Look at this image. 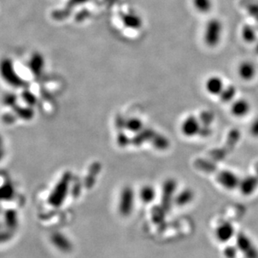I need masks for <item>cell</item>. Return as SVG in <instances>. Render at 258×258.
Masks as SVG:
<instances>
[{
  "label": "cell",
  "instance_id": "30bf717a",
  "mask_svg": "<svg viewBox=\"0 0 258 258\" xmlns=\"http://www.w3.org/2000/svg\"><path fill=\"white\" fill-rule=\"evenodd\" d=\"M157 191L151 184H145L141 187L140 190L138 192L140 201L144 204H150L155 200Z\"/></svg>",
  "mask_w": 258,
  "mask_h": 258
},
{
  "label": "cell",
  "instance_id": "9c48e42d",
  "mask_svg": "<svg viewBox=\"0 0 258 258\" xmlns=\"http://www.w3.org/2000/svg\"><path fill=\"white\" fill-rule=\"evenodd\" d=\"M235 233L233 225L230 222H223L215 230V236L220 242H226L232 238Z\"/></svg>",
  "mask_w": 258,
  "mask_h": 258
},
{
  "label": "cell",
  "instance_id": "8fae6325",
  "mask_svg": "<svg viewBox=\"0 0 258 258\" xmlns=\"http://www.w3.org/2000/svg\"><path fill=\"white\" fill-rule=\"evenodd\" d=\"M52 242L55 247H57L58 249H60L61 251L70 252L72 250V242H70V240L63 235H56V236H53Z\"/></svg>",
  "mask_w": 258,
  "mask_h": 258
},
{
  "label": "cell",
  "instance_id": "2e32d148",
  "mask_svg": "<svg viewBox=\"0 0 258 258\" xmlns=\"http://www.w3.org/2000/svg\"><path fill=\"white\" fill-rule=\"evenodd\" d=\"M249 132L255 138H258V117L254 118L249 126Z\"/></svg>",
  "mask_w": 258,
  "mask_h": 258
},
{
  "label": "cell",
  "instance_id": "6da1fadb",
  "mask_svg": "<svg viewBox=\"0 0 258 258\" xmlns=\"http://www.w3.org/2000/svg\"><path fill=\"white\" fill-rule=\"evenodd\" d=\"M135 192L131 186L122 189L118 201V212L123 216H129L134 209Z\"/></svg>",
  "mask_w": 258,
  "mask_h": 258
},
{
  "label": "cell",
  "instance_id": "ba28073f",
  "mask_svg": "<svg viewBox=\"0 0 258 258\" xmlns=\"http://www.w3.org/2000/svg\"><path fill=\"white\" fill-rule=\"evenodd\" d=\"M258 73V69L253 61H242L238 65L237 74L241 80L243 82H252L255 78Z\"/></svg>",
  "mask_w": 258,
  "mask_h": 258
},
{
  "label": "cell",
  "instance_id": "52a82bcc",
  "mask_svg": "<svg viewBox=\"0 0 258 258\" xmlns=\"http://www.w3.org/2000/svg\"><path fill=\"white\" fill-rule=\"evenodd\" d=\"M252 110L251 102L246 98H237L231 103V114L236 118L247 117Z\"/></svg>",
  "mask_w": 258,
  "mask_h": 258
},
{
  "label": "cell",
  "instance_id": "5b68a950",
  "mask_svg": "<svg viewBox=\"0 0 258 258\" xmlns=\"http://www.w3.org/2000/svg\"><path fill=\"white\" fill-rule=\"evenodd\" d=\"M225 86L222 77L217 75H212L207 77L204 84L206 92L212 96H220Z\"/></svg>",
  "mask_w": 258,
  "mask_h": 258
},
{
  "label": "cell",
  "instance_id": "277c9868",
  "mask_svg": "<svg viewBox=\"0 0 258 258\" xmlns=\"http://www.w3.org/2000/svg\"><path fill=\"white\" fill-rule=\"evenodd\" d=\"M236 246L246 258H258V250L246 234L240 232L236 236Z\"/></svg>",
  "mask_w": 258,
  "mask_h": 258
},
{
  "label": "cell",
  "instance_id": "9a60e30c",
  "mask_svg": "<svg viewBox=\"0 0 258 258\" xmlns=\"http://www.w3.org/2000/svg\"><path fill=\"white\" fill-rule=\"evenodd\" d=\"M242 37L245 42L247 43H253V42H255L257 36H256L255 31L253 30V28L247 27L243 30Z\"/></svg>",
  "mask_w": 258,
  "mask_h": 258
},
{
  "label": "cell",
  "instance_id": "8992f818",
  "mask_svg": "<svg viewBox=\"0 0 258 258\" xmlns=\"http://www.w3.org/2000/svg\"><path fill=\"white\" fill-rule=\"evenodd\" d=\"M240 192L245 196H250L258 190V177L255 173L247 174L241 178L239 187Z\"/></svg>",
  "mask_w": 258,
  "mask_h": 258
},
{
  "label": "cell",
  "instance_id": "ac0fdd59",
  "mask_svg": "<svg viewBox=\"0 0 258 258\" xmlns=\"http://www.w3.org/2000/svg\"><path fill=\"white\" fill-rule=\"evenodd\" d=\"M254 172H255L254 173H255L256 175L258 177V161L254 165Z\"/></svg>",
  "mask_w": 258,
  "mask_h": 258
},
{
  "label": "cell",
  "instance_id": "7a4b0ae2",
  "mask_svg": "<svg viewBox=\"0 0 258 258\" xmlns=\"http://www.w3.org/2000/svg\"><path fill=\"white\" fill-rule=\"evenodd\" d=\"M179 129L184 137L188 138L197 137V135H201L202 131L201 120L193 114L188 115L182 120Z\"/></svg>",
  "mask_w": 258,
  "mask_h": 258
},
{
  "label": "cell",
  "instance_id": "3957f363",
  "mask_svg": "<svg viewBox=\"0 0 258 258\" xmlns=\"http://www.w3.org/2000/svg\"><path fill=\"white\" fill-rule=\"evenodd\" d=\"M217 182L220 186L225 190H234L238 189L239 187L240 178L238 174H236L233 171L229 170H224L218 173L216 177Z\"/></svg>",
  "mask_w": 258,
  "mask_h": 258
},
{
  "label": "cell",
  "instance_id": "4fadbf2b",
  "mask_svg": "<svg viewBox=\"0 0 258 258\" xmlns=\"http://www.w3.org/2000/svg\"><path fill=\"white\" fill-rule=\"evenodd\" d=\"M194 199V194L190 190H184L176 195V204L179 206H184L190 204Z\"/></svg>",
  "mask_w": 258,
  "mask_h": 258
},
{
  "label": "cell",
  "instance_id": "e0dca14e",
  "mask_svg": "<svg viewBox=\"0 0 258 258\" xmlns=\"http://www.w3.org/2000/svg\"><path fill=\"white\" fill-rule=\"evenodd\" d=\"M236 253H237V251L232 246H228L224 250V255L226 258H236Z\"/></svg>",
  "mask_w": 258,
  "mask_h": 258
},
{
  "label": "cell",
  "instance_id": "5bb4252c",
  "mask_svg": "<svg viewBox=\"0 0 258 258\" xmlns=\"http://www.w3.org/2000/svg\"><path fill=\"white\" fill-rule=\"evenodd\" d=\"M126 128L131 132H139L143 128V122L138 118H129L126 123Z\"/></svg>",
  "mask_w": 258,
  "mask_h": 258
},
{
  "label": "cell",
  "instance_id": "7c38bea8",
  "mask_svg": "<svg viewBox=\"0 0 258 258\" xmlns=\"http://www.w3.org/2000/svg\"><path fill=\"white\" fill-rule=\"evenodd\" d=\"M237 94V90L233 85L225 86L222 92L220 94V101L224 103H231L234 100H236V96Z\"/></svg>",
  "mask_w": 258,
  "mask_h": 258
}]
</instances>
